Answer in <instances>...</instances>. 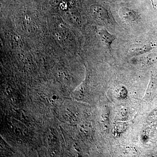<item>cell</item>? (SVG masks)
<instances>
[{
  "label": "cell",
  "instance_id": "277c9868",
  "mask_svg": "<svg viewBox=\"0 0 157 157\" xmlns=\"http://www.w3.org/2000/svg\"><path fill=\"white\" fill-rule=\"evenodd\" d=\"M151 48L147 45L143 44H135L132 45L129 49V53L132 56L139 55L142 54L146 53L148 51L150 50Z\"/></svg>",
  "mask_w": 157,
  "mask_h": 157
},
{
  "label": "cell",
  "instance_id": "6da1fadb",
  "mask_svg": "<svg viewBox=\"0 0 157 157\" xmlns=\"http://www.w3.org/2000/svg\"><path fill=\"white\" fill-rule=\"evenodd\" d=\"M90 12L97 21L103 23H108L109 22V13L103 6L98 5H92L90 7Z\"/></svg>",
  "mask_w": 157,
  "mask_h": 157
},
{
  "label": "cell",
  "instance_id": "5b68a950",
  "mask_svg": "<svg viewBox=\"0 0 157 157\" xmlns=\"http://www.w3.org/2000/svg\"><path fill=\"white\" fill-rule=\"evenodd\" d=\"M99 34L103 42L110 49L113 42L116 39L115 36L109 33L105 29L101 30L99 31Z\"/></svg>",
  "mask_w": 157,
  "mask_h": 157
},
{
  "label": "cell",
  "instance_id": "8992f818",
  "mask_svg": "<svg viewBox=\"0 0 157 157\" xmlns=\"http://www.w3.org/2000/svg\"><path fill=\"white\" fill-rule=\"evenodd\" d=\"M50 4L52 6H57L58 5L60 0H50Z\"/></svg>",
  "mask_w": 157,
  "mask_h": 157
},
{
  "label": "cell",
  "instance_id": "7a4b0ae2",
  "mask_svg": "<svg viewBox=\"0 0 157 157\" xmlns=\"http://www.w3.org/2000/svg\"><path fill=\"white\" fill-rule=\"evenodd\" d=\"M119 14L121 18L129 23L138 22L139 16L135 11L127 7H121L119 10Z\"/></svg>",
  "mask_w": 157,
  "mask_h": 157
},
{
  "label": "cell",
  "instance_id": "3957f363",
  "mask_svg": "<svg viewBox=\"0 0 157 157\" xmlns=\"http://www.w3.org/2000/svg\"><path fill=\"white\" fill-rule=\"evenodd\" d=\"M157 88V77L152 75L148 88L144 97V100L150 101L154 98Z\"/></svg>",
  "mask_w": 157,
  "mask_h": 157
}]
</instances>
